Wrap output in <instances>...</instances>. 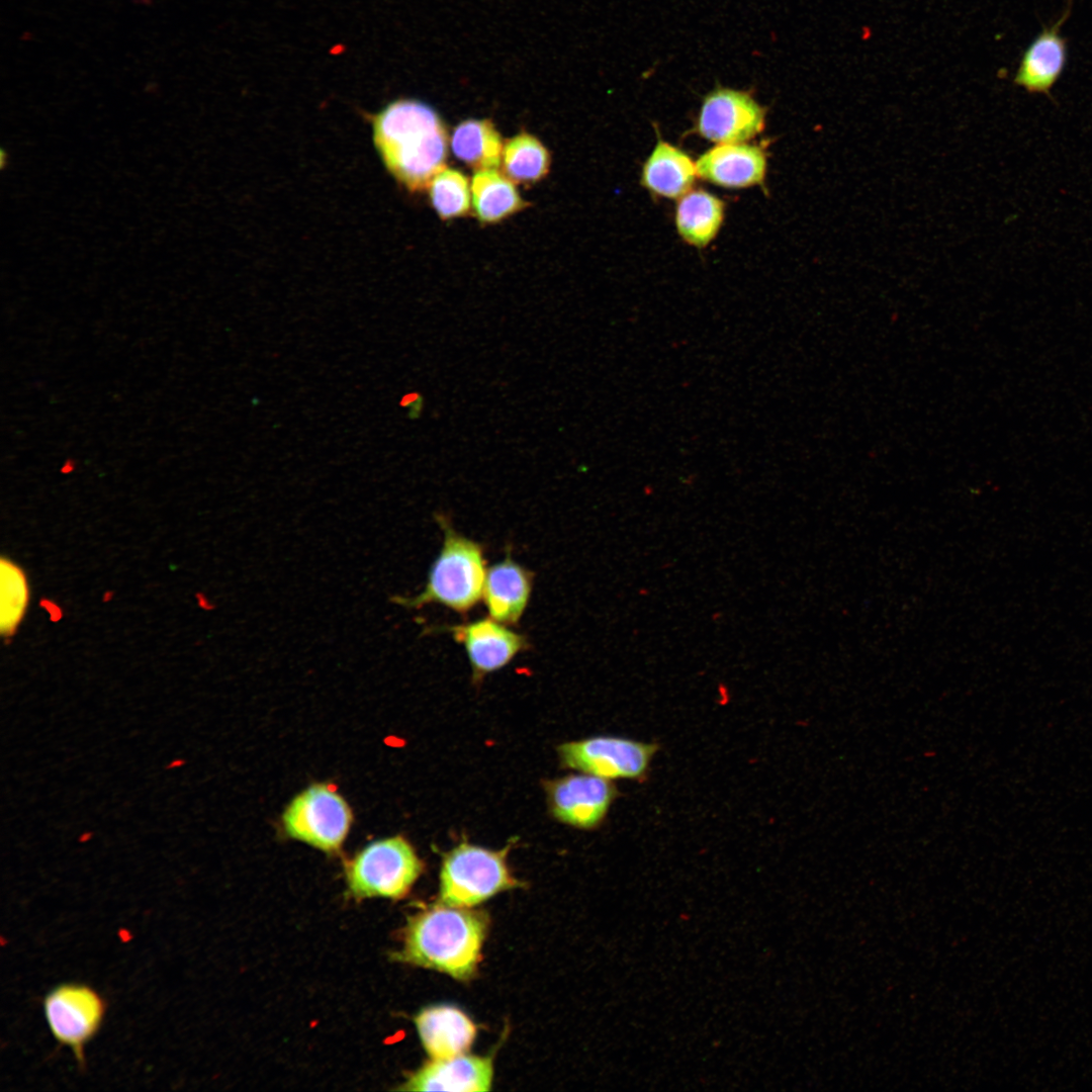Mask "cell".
Segmentation results:
<instances>
[{
    "label": "cell",
    "mask_w": 1092,
    "mask_h": 1092,
    "mask_svg": "<svg viewBox=\"0 0 1092 1092\" xmlns=\"http://www.w3.org/2000/svg\"><path fill=\"white\" fill-rule=\"evenodd\" d=\"M373 140L388 172L410 191H421L445 168L446 127L429 104L398 98L372 116Z\"/></svg>",
    "instance_id": "cell-1"
},
{
    "label": "cell",
    "mask_w": 1092,
    "mask_h": 1092,
    "mask_svg": "<svg viewBox=\"0 0 1092 1092\" xmlns=\"http://www.w3.org/2000/svg\"><path fill=\"white\" fill-rule=\"evenodd\" d=\"M488 929L486 914L442 903L412 916L404 929L398 961L469 980L480 962Z\"/></svg>",
    "instance_id": "cell-2"
},
{
    "label": "cell",
    "mask_w": 1092,
    "mask_h": 1092,
    "mask_svg": "<svg viewBox=\"0 0 1092 1092\" xmlns=\"http://www.w3.org/2000/svg\"><path fill=\"white\" fill-rule=\"evenodd\" d=\"M436 521L443 531V545L424 589L417 596H394L390 601L414 610L438 604L464 615L482 599L487 571L484 548L458 533L444 515L438 514Z\"/></svg>",
    "instance_id": "cell-3"
},
{
    "label": "cell",
    "mask_w": 1092,
    "mask_h": 1092,
    "mask_svg": "<svg viewBox=\"0 0 1092 1092\" xmlns=\"http://www.w3.org/2000/svg\"><path fill=\"white\" fill-rule=\"evenodd\" d=\"M511 848L512 843L495 850L463 841L446 852L440 871L441 903L469 908L499 892L522 887L507 862Z\"/></svg>",
    "instance_id": "cell-4"
},
{
    "label": "cell",
    "mask_w": 1092,
    "mask_h": 1092,
    "mask_svg": "<svg viewBox=\"0 0 1092 1092\" xmlns=\"http://www.w3.org/2000/svg\"><path fill=\"white\" fill-rule=\"evenodd\" d=\"M424 868L423 860L404 837L377 840L347 863L348 887L355 898L399 899L410 892Z\"/></svg>",
    "instance_id": "cell-5"
},
{
    "label": "cell",
    "mask_w": 1092,
    "mask_h": 1092,
    "mask_svg": "<svg viewBox=\"0 0 1092 1092\" xmlns=\"http://www.w3.org/2000/svg\"><path fill=\"white\" fill-rule=\"evenodd\" d=\"M659 744L600 735L561 743L557 747L560 764L613 780H645Z\"/></svg>",
    "instance_id": "cell-6"
},
{
    "label": "cell",
    "mask_w": 1092,
    "mask_h": 1092,
    "mask_svg": "<svg viewBox=\"0 0 1092 1092\" xmlns=\"http://www.w3.org/2000/svg\"><path fill=\"white\" fill-rule=\"evenodd\" d=\"M285 832L327 852L339 850L347 837L352 812L336 790L316 784L298 794L282 817Z\"/></svg>",
    "instance_id": "cell-7"
},
{
    "label": "cell",
    "mask_w": 1092,
    "mask_h": 1092,
    "mask_svg": "<svg viewBox=\"0 0 1092 1092\" xmlns=\"http://www.w3.org/2000/svg\"><path fill=\"white\" fill-rule=\"evenodd\" d=\"M46 1021L54 1038L69 1046L81 1067L84 1048L98 1032L106 1005L92 987L63 983L49 991L42 1001Z\"/></svg>",
    "instance_id": "cell-8"
},
{
    "label": "cell",
    "mask_w": 1092,
    "mask_h": 1092,
    "mask_svg": "<svg viewBox=\"0 0 1092 1092\" xmlns=\"http://www.w3.org/2000/svg\"><path fill=\"white\" fill-rule=\"evenodd\" d=\"M543 789L552 818L582 830L600 827L619 795L612 781L585 772L545 780Z\"/></svg>",
    "instance_id": "cell-9"
},
{
    "label": "cell",
    "mask_w": 1092,
    "mask_h": 1092,
    "mask_svg": "<svg viewBox=\"0 0 1092 1092\" xmlns=\"http://www.w3.org/2000/svg\"><path fill=\"white\" fill-rule=\"evenodd\" d=\"M765 116L750 91L717 86L704 96L695 129L714 143H745L763 130Z\"/></svg>",
    "instance_id": "cell-10"
},
{
    "label": "cell",
    "mask_w": 1092,
    "mask_h": 1092,
    "mask_svg": "<svg viewBox=\"0 0 1092 1092\" xmlns=\"http://www.w3.org/2000/svg\"><path fill=\"white\" fill-rule=\"evenodd\" d=\"M442 629L451 633L454 640L464 647L475 686L530 647L526 635L490 617Z\"/></svg>",
    "instance_id": "cell-11"
},
{
    "label": "cell",
    "mask_w": 1092,
    "mask_h": 1092,
    "mask_svg": "<svg viewBox=\"0 0 1092 1092\" xmlns=\"http://www.w3.org/2000/svg\"><path fill=\"white\" fill-rule=\"evenodd\" d=\"M1072 0L1065 12L1052 25L1043 26L1023 52L1013 83L1031 94L1050 96L1062 76L1068 57L1067 38L1061 28L1069 18Z\"/></svg>",
    "instance_id": "cell-12"
},
{
    "label": "cell",
    "mask_w": 1092,
    "mask_h": 1092,
    "mask_svg": "<svg viewBox=\"0 0 1092 1092\" xmlns=\"http://www.w3.org/2000/svg\"><path fill=\"white\" fill-rule=\"evenodd\" d=\"M696 168L698 177L709 183L740 189L763 183L767 158L759 146L745 143L719 144L698 158Z\"/></svg>",
    "instance_id": "cell-13"
},
{
    "label": "cell",
    "mask_w": 1092,
    "mask_h": 1092,
    "mask_svg": "<svg viewBox=\"0 0 1092 1092\" xmlns=\"http://www.w3.org/2000/svg\"><path fill=\"white\" fill-rule=\"evenodd\" d=\"M492 1060L459 1055L433 1060L415 1072L399 1088L406 1091H487L492 1082Z\"/></svg>",
    "instance_id": "cell-14"
},
{
    "label": "cell",
    "mask_w": 1092,
    "mask_h": 1092,
    "mask_svg": "<svg viewBox=\"0 0 1092 1092\" xmlns=\"http://www.w3.org/2000/svg\"><path fill=\"white\" fill-rule=\"evenodd\" d=\"M534 573L516 562L508 550L504 560L487 568L482 599L493 620L514 626L531 598Z\"/></svg>",
    "instance_id": "cell-15"
},
{
    "label": "cell",
    "mask_w": 1092,
    "mask_h": 1092,
    "mask_svg": "<svg viewBox=\"0 0 1092 1092\" xmlns=\"http://www.w3.org/2000/svg\"><path fill=\"white\" fill-rule=\"evenodd\" d=\"M415 1023L421 1041L433 1060L450 1059L464 1054L476 1036V1026L460 1009L436 1005L423 1009Z\"/></svg>",
    "instance_id": "cell-16"
},
{
    "label": "cell",
    "mask_w": 1092,
    "mask_h": 1092,
    "mask_svg": "<svg viewBox=\"0 0 1092 1092\" xmlns=\"http://www.w3.org/2000/svg\"><path fill=\"white\" fill-rule=\"evenodd\" d=\"M697 176L696 163L685 151L658 139L642 166L640 183L655 196L680 198Z\"/></svg>",
    "instance_id": "cell-17"
},
{
    "label": "cell",
    "mask_w": 1092,
    "mask_h": 1092,
    "mask_svg": "<svg viewBox=\"0 0 1092 1092\" xmlns=\"http://www.w3.org/2000/svg\"><path fill=\"white\" fill-rule=\"evenodd\" d=\"M725 215V204L703 190H691L676 204L674 222L678 236L697 248L708 246L718 235Z\"/></svg>",
    "instance_id": "cell-18"
},
{
    "label": "cell",
    "mask_w": 1092,
    "mask_h": 1092,
    "mask_svg": "<svg viewBox=\"0 0 1092 1092\" xmlns=\"http://www.w3.org/2000/svg\"><path fill=\"white\" fill-rule=\"evenodd\" d=\"M471 195L476 216L485 223L502 220L526 205L512 180L496 169L474 174Z\"/></svg>",
    "instance_id": "cell-19"
},
{
    "label": "cell",
    "mask_w": 1092,
    "mask_h": 1092,
    "mask_svg": "<svg viewBox=\"0 0 1092 1092\" xmlns=\"http://www.w3.org/2000/svg\"><path fill=\"white\" fill-rule=\"evenodd\" d=\"M454 155L476 170L496 169L504 146L493 123L488 119H467L459 123L451 138Z\"/></svg>",
    "instance_id": "cell-20"
},
{
    "label": "cell",
    "mask_w": 1092,
    "mask_h": 1092,
    "mask_svg": "<svg viewBox=\"0 0 1092 1092\" xmlns=\"http://www.w3.org/2000/svg\"><path fill=\"white\" fill-rule=\"evenodd\" d=\"M502 162L505 173L511 180L533 183L547 174L550 157L537 138L522 132L504 146Z\"/></svg>",
    "instance_id": "cell-21"
},
{
    "label": "cell",
    "mask_w": 1092,
    "mask_h": 1092,
    "mask_svg": "<svg viewBox=\"0 0 1092 1092\" xmlns=\"http://www.w3.org/2000/svg\"><path fill=\"white\" fill-rule=\"evenodd\" d=\"M431 202L443 219L464 215L470 207L467 178L459 171L444 168L431 181Z\"/></svg>",
    "instance_id": "cell-22"
},
{
    "label": "cell",
    "mask_w": 1092,
    "mask_h": 1092,
    "mask_svg": "<svg viewBox=\"0 0 1092 1092\" xmlns=\"http://www.w3.org/2000/svg\"><path fill=\"white\" fill-rule=\"evenodd\" d=\"M27 601L25 580L17 568L2 565V630L10 632L22 616Z\"/></svg>",
    "instance_id": "cell-23"
}]
</instances>
